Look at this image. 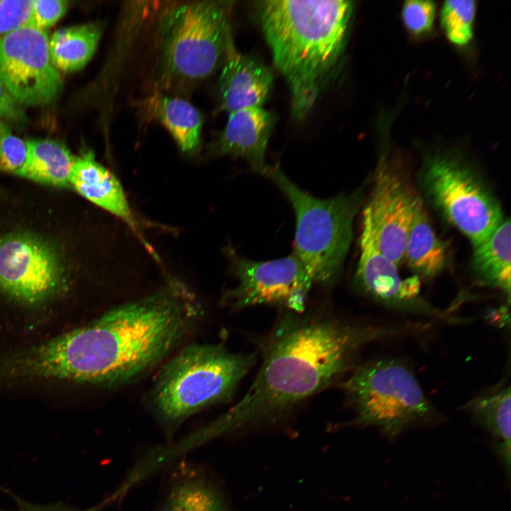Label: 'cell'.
<instances>
[{
	"instance_id": "83f0119b",
	"label": "cell",
	"mask_w": 511,
	"mask_h": 511,
	"mask_svg": "<svg viewBox=\"0 0 511 511\" xmlns=\"http://www.w3.org/2000/svg\"><path fill=\"white\" fill-rule=\"evenodd\" d=\"M0 120L10 124H23L28 118L21 105L0 82Z\"/></svg>"
},
{
	"instance_id": "2e32d148",
	"label": "cell",
	"mask_w": 511,
	"mask_h": 511,
	"mask_svg": "<svg viewBox=\"0 0 511 511\" xmlns=\"http://www.w3.org/2000/svg\"><path fill=\"white\" fill-rule=\"evenodd\" d=\"M70 185L91 203L138 230L137 221L121 182L95 159L92 153L85 152L76 156Z\"/></svg>"
},
{
	"instance_id": "ffe728a7",
	"label": "cell",
	"mask_w": 511,
	"mask_h": 511,
	"mask_svg": "<svg viewBox=\"0 0 511 511\" xmlns=\"http://www.w3.org/2000/svg\"><path fill=\"white\" fill-rule=\"evenodd\" d=\"M510 221L504 219L491 235L473 246L472 268L483 285L510 295Z\"/></svg>"
},
{
	"instance_id": "603a6c76",
	"label": "cell",
	"mask_w": 511,
	"mask_h": 511,
	"mask_svg": "<svg viewBox=\"0 0 511 511\" xmlns=\"http://www.w3.org/2000/svg\"><path fill=\"white\" fill-rule=\"evenodd\" d=\"M163 511H227L221 494L199 477L175 483Z\"/></svg>"
},
{
	"instance_id": "7c38bea8",
	"label": "cell",
	"mask_w": 511,
	"mask_h": 511,
	"mask_svg": "<svg viewBox=\"0 0 511 511\" xmlns=\"http://www.w3.org/2000/svg\"><path fill=\"white\" fill-rule=\"evenodd\" d=\"M418 199L403 177L385 158H382L366 208L378 250L397 266L404 258Z\"/></svg>"
},
{
	"instance_id": "44dd1931",
	"label": "cell",
	"mask_w": 511,
	"mask_h": 511,
	"mask_svg": "<svg viewBox=\"0 0 511 511\" xmlns=\"http://www.w3.org/2000/svg\"><path fill=\"white\" fill-rule=\"evenodd\" d=\"M101 34L97 22L57 29L48 40L52 64L60 73L81 70L94 55Z\"/></svg>"
},
{
	"instance_id": "7a4b0ae2",
	"label": "cell",
	"mask_w": 511,
	"mask_h": 511,
	"mask_svg": "<svg viewBox=\"0 0 511 511\" xmlns=\"http://www.w3.org/2000/svg\"><path fill=\"white\" fill-rule=\"evenodd\" d=\"M400 331L329 314L285 317L265 344L251 386L213 428L231 432L278 418L345 373L363 346Z\"/></svg>"
},
{
	"instance_id": "3957f363",
	"label": "cell",
	"mask_w": 511,
	"mask_h": 511,
	"mask_svg": "<svg viewBox=\"0 0 511 511\" xmlns=\"http://www.w3.org/2000/svg\"><path fill=\"white\" fill-rule=\"evenodd\" d=\"M258 7L274 64L290 87L292 114L303 119L343 52L353 3L267 0Z\"/></svg>"
},
{
	"instance_id": "5b68a950",
	"label": "cell",
	"mask_w": 511,
	"mask_h": 511,
	"mask_svg": "<svg viewBox=\"0 0 511 511\" xmlns=\"http://www.w3.org/2000/svg\"><path fill=\"white\" fill-rule=\"evenodd\" d=\"M269 177L291 203L295 214V251L314 284L328 285L339 277L353 236L361 193L316 198L301 189L278 167L260 172Z\"/></svg>"
},
{
	"instance_id": "7402d4cb",
	"label": "cell",
	"mask_w": 511,
	"mask_h": 511,
	"mask_svg": "<svg viewBox=\"0 0 511 511\" xmlns=\"http://www.w3.org/2000/svg\"><path fill=\"white\" fill-rule=\"evenodd\" d=\"M404 258L411 269L425 278L437 275L446 263L445 246L437 237L419 199L410 226Z\"/></svg>"
},
{
	"instance_id": "d4e9b609",
	"label": "cell",
	"mask_w": 511,
	"mask_h": 511,
	"mask_svg": "<svg viewBox=\"0 0 511 511\" xmlns=\"http://www.w3.org/2000/svg\"><path fill=\"white\" fill-rule=\"evenodd\" d=\"M27 155L26 141L13 133L11 124L0 120V172L18 176Z\"/></svg>"
},
{
	"instance_id": "cb8c5ba5",
	"label": "cell",
	"mask_w": 511,
	"mask_h": 511,
	"mask_svg": "<svg viewBox=\"0 0 511 511\" xmlns=\"http://www.w3.org/2000/svg\"><path fill=\"white\" fill-rule=\"evenodd\" d=\"M475 1H446L440 11V23L446 38L458 46L467 45L473 36L476 13Z\"/></svg>"
},
{
	"instance_id": "ba28073f",
	"label": "cell",
	"mask_w": 511,
	"mask_h": 511,
	"mask_svg": "<svg viewBox=\"0 0 511 511\" xmlns=\"http://www.w3.org/2000/svg\"><path fill=\"white\" fill-rule=\"evenodd\" d=\"M163 74L172 79L195 81L222 65L233 43L227 6L197 1L178 6L164 24Z\"/></svg>"
},
{
	"instance_id": "8992f818",
	"label": "cell",
	"mask_w": 511,
	"mask_h": 511,
	"mask_svg": "<svg viewBox=\"0 0 511 511\" xmlns=\"http://www.w3.org/2000/svg\"><path fill=\"white\" fill-rule=\"evenodd\" d=\"M341 387L356 412L353 424L378 427L389 437L430 426L440 418L413 371L400 359L370 361L356 369Z\"/></svg>"
},
{
	"instance_id": "52a82bcc",
	"label": "cell",
	"mask_w": 511,
	"mask_h": 511,
	"mask_svg": "<svg viewBox=\"0 0 511 511\" xmlns=\"http://www.w3.org/2000/svg\"><path fill=\"white\" fill-rule=\"evenodd\" d=\"M69 287L63 262L48 243L28 233L0 240V295L21 315L47 319Z\"/></svg>"
},
{
	"instance_id": "4fadbf2b",
	"label": "cell",
	"mask_w": 511,
	"mask_h": 511,
	"mask_svg": "<svg viewBox=\"0 0 511 511\" xmlns=\"http://www.w3.org/2000/svg\"><path fill=\"white\" fill-rule=\"evenodd\" d=\"M360 247L356 283L363 293L392 309L448 318L419 297V282L417 278L402 280L397 266L378 250L366 208L363 214Z\"/></svg>"
},
{
	"instance_id": "5bb4252c",
	"label": "cell",
	"mask_w": 511,
	"mask_h": 511,
	"mask_svg": "<svg viewBox=\"0 0 511 511\" xmlns=\"http://www.w3.org/2000/svg\"><path fill=\"white\" fill-rule=\"evenodd\" d=\"M218 79L221 109L233 111L262 107L273 85L272 71L263 62L231 45Z\"/></svg>"
},
{
	"instance_id": "f1b7e54d",
	"label": "cell",
	"mask_w": 511,
	"mask_h": 511,
	"mask_svg": "<svg viewBox=\"0 0 511 511\" xmlns=\"http://www.w3.org/2000/svg\"><path fill=\"white\" fill-rule=\"evenodd\" d=\"M18 511H69L61 507L36 505L16 498Z\"/></svg>"
},
{
	"instance_id": "6da1fadb",
	"label": "cell",
	"mask_w": 511,
	"mask_h": 511,
	"mask_svg": "<svg viewBox=\"0 0 511 511\" xmlns=\"http://www.w3.org/2000/svg\"><path fill=\"white\" fill-rule=\"evenodd\" d=\"M203 314L187 287L171 280L87 324L17 352L18 375L115 388L154 368L192 334Z\"/></svg>"
},
{
	"instance_id": "9a60e30c",
	"label": "cell",
	"mask_w": 511,
	"mask_h": 511,
	"mask_svg": "<svg viewBox=\"0 0 511 511\" xmlns=\"http://www.w3.org/2000/svg\"><path fill=\"white\" fill-rule=\"evenodd\" d=\"M273 116L262 107L229 114L215 148L216 153L246 159L260 173L265 167V152L273 126Z\"/></svg>"
},
{
	"instance_id": "277c9868",
	"label": "cell",
	"mask_w": 511,
	"mask_h": 511,
	"mask_svg": "<svg viewBox=\"0 0 511 511\" xmlns=\"http://www.w3.org/2000/svg\"><path fill=\"white\" fill-rule=\"evenodd\" d=\"M255 353H234L221 344H190L161 368L150 395L155 414L175 423L229 400L252 368Z\"/></svg>"
},
{
	"instance_id": "30bf717a",
	"label": "cell",
	"mask_w": 511,
	"mask_h": 511,
	"mask_svg": "<svg viewBox=\"0 0 511 511\" xmlns=\"http://www.w3.org/2000/svg\"><path fill=\"white\" fill-rule=\"evenodd\" d=\"M46 31L23 26L0 37V82L23 106L52 103L62 87Z\"/></svg>"
},
{
	"instance_id": "e0dca14e",
	"label": "cell",
	"mask_w": 511,
	"mask_h": 511,
	"mask_svg": "<svg viewBox=\"0 0 511 511\" xmlns=\"http://www.w3.org/2000/svg\"><path fill=\"white\" fill-rule=\"evenodd\" d=\"M140 104L148 117L158 121L167 128L182 151L192 153L198 148L202 119L189 102L157 92Z\"/></svg>"
},
{
	"instance_id": "4316f807",
	"label": "cell",
	"mask_w": 511,
	"mask_h": 511,
	"mask_svg": "<svg viewBox=\"0 0 511 511\" xmlns=\"http://www.w3.org/2000/svg\"><path fill=\"white\" fill-rule=\"evenodd\" d=\"M69 1L65 0H33L28 26L46 31L66 13Z\"/></svg>"
},
{
	"instance_id": "ac0fdd59",
	"label": "cell",
	"mask_w": 511,
	"mask_h": 511,
	"mask_svg": "<svg viewBox=\"0 0 511 511\" xmlns=\"http://www.w3.org/2000/svg\"><path fill=\"white\" fill-rule=\"evenodd\" d=\"M26 143L27 159L18 176L47 186L70 188V177L76 156L55 140L33 138Z\"/></svg>"
},
{
	"instance_id": "9c48e42d",
	"label": "cell",
	"mask_w": 511,
	"mask_h": 511,
	"mask_svg": "<svg viewBox=\"0 0 511 511\" xmlns=\"http://www.w3.org/2000/svg\"><path fill=\"white\" fill-rule=\"evenodd\" d=\"M422 187L433 204L477 246L505 219L500 204L477 171L460 155L436 153L421 171Z\"/></svg>"
},
{
	"instance_id": "484cf974",
	"label": "cell",
	"mask_w": 511,
	"mask_h": 511,
	"mask_svg": "<svg viewBox=\"0 0 511 511\" xmlns=\"http://www.w3.org/2000/svg\"><path fill=\"white\" fill-rule=\"evenodd\" d=\"M436 11V4L432 1H406L401 11L404 26L414 36L429 33L434 26Z\"/></svg>"
},
{
	"instance_id": "8fae6325",
	"label": "cell",
	"mask_w": 511,
	"mask_h": 511,
	"mask_svg": "<svg viewBox=\"0 0 511 511\" xmlns=\"http://www.w3.org/2000/svg\"><path fill=\"white\" fill-rule=\"evenodd\" d=\"M237 285L224 302L233 310L257 304H276L301 312L314 284L302 263L292 253L273 260L257 262L231 253Z\"/></svg>"
},
{
	"instance_id": "d6986e66",
	"label": "cell",
	"mask_w": 511,
	"mask_h": 511,
	"mask_svg": "<svg viewBox=\"0 0 511 511\" xmlns=\"http://www.w3.org/2000/svg\"><path fill=\"white\" fill-rule=\"evenodd\" d=\"M473 419L486 429L495 441V449L507 472L510 468V387L493 388L466 405Z\"/></svg>"
}]
</instances>
